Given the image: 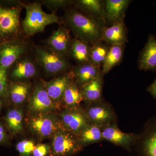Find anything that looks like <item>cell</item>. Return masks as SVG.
Listing matches in <instances>:
<instances>
[{
  "label": "cell",
  "mask_w": 156,
  "mask_h": 156,
  "mask_svg": "<svg viewBox=\"0 0 156 156\" xmlns=\"http://www.w3.org/2000/svg\"><path fill=\"white\" fill-rule=\"evenodd\" d=\"M27 125L30 131L41 140L53 137L62 127L59 119L53 113L30 116Z\"/></svg>",
  "instance_id": "8"
},
{
  "label": "cell",
  "mask_w": 156,
  "mask_h": 156,
  "mask_svg": "<svg viewBox=\"0 0 156 156\" xmlns=\"http://www.w3.org/2000/svg\"><path fill=\"white\" fill-rule=\"evenodd\" d=\"M139 69L147 71H156V37L150 35L147 42L140 55Z\"/></svg>",
  "instance_id": "19"
},
{
  "label": "cell",
  "mask_w": 156,
  "mask_h": 156,
  "mask_svg": "<svg viewBox=\"0 0 156 156\" xmlns=\"http://www.w3.org/2000/svg\"><path fill=\"white\" fill-rule=\"evenodd\" d=\"M8 70L0 68V98L5 101H9L8 94Z\"/></svg>",
  "instance_id": "31"
},
{
  "label": "cell",
  "mask_w": 156,
  "mask_h": 156,
  "mask_svg": "<svg viewBox=\"0 0 156 156\" xmlns=\"http://www.w3.org/2000/svg\"><path fill=\"white\" fill-rule=\"evenodd\" d=\"M32 46L25 36L0 44V68L8 70L17 60L30 53Z\"/></svg>",
  "instance_id": "5"
},
{
  "label": "cell",
  "mask_w": 156,
  "mask_h": 156,
  "mask_svg": "<svg viewBox=\"0 0 156 156\" xmlns=\"http://www.w3.org/2000/svg\"><path fill=\"white\" fill-rule=\"evenodd\" d=\"M32 51L21 57L8 70V80L15 82L28 83L41 71Z\"/></svg>",
  "instance_id": "7"
},
{
  "label": "cell",
  "mask_w": 156,
  "mask_h": 156,
  "mask_svg": "<svg viewBox=\"0 0 156 156\" xmlns=\"http://www.w3.org/2000/svg\"><path fill=\"white\" fill-rule=\"evenodd\" d=\"M102 129L100 126L90 124L78 135L81 144L84 147L103 140Z\"/></svg>",
  "instance_id": "27"
},
{
  "label": "cell",
  "mask_w": 156,
  "mask_h": 156,
  "mask_svg": "<svg viewBox=\"0 0 156 156\" xmlns=\"http://www.w3.org/2000/svg\"><path fill=\"white\" fill-rule=\"evenodd\" d=\"M83 101V96L80 87L73 80L69 85L62 95L61 107L64 109L75 108L80 107Z\"/></svg>",
  "instance_id": "23"
},
{
  "label": "cell",
  "mask_w": 156,
  "mask_h": 156,
  "mask_svg": "<svg viewBox=\"0 0 156 156\" xmlns=\"http://www.w3.org/2000/svg\"><path fill=\"white\" fill-rule=\"evenodd\" d=\"M75 7L88 15L101 21L106 19L104 2L101 0H78L74 2Z\"/></svg>",
  "instance_id": "20"
},
{
  "label": "cell",
  "mask_w": 156,
  "mask_h": 156,
  "mask_svg": "<svg viewBox=\"0 0 156 156\" xmlns=\"http://www.w3.org/2000/svg\"><path fill=\"white\" fill-rule=\"evenodd\" d=\"M36 145L31 140H23L17 143L16 149L19 154V156H32Z\"/></svg>",
  "instance_id": "30"
},
{
  "label": "cell",
  "mask_w": 156,
  "mask_h": 156,
  "mask_svg": "<svg viewBox=\"0 0 156 156\" xmlns=\"http://www.w3.org/2000/svg\"><path fill=\"white\" fill-rule=\"evenodd\" d=\"M131 2L130 0H106L105 1L106 18L112 23L123 20L126 9Z\"/></svg>",
  "instance_id": "21"
},
{
  "label": "cell",
  "mask_w": 156,
  "mask_h": 156,
  "mask_svg": "<svg viewBox=\"0 0 156 156\" xmlns=\"http://www.w3.org/2000/svg\"><path fill=\"white\" fill-rule=\"evenodd\" d=\"M103 76L101 73L96 79L81 88L83 101L88 105L102 99Z\"/></svg>",
  "instance_id": "22"
},
{
  "label": "cell",
  "mask_w": 156,
  "mask_h": 156,
  "mask_svg": "<svg viewBox=\"0 0 156 156\" xmlns=\"http://www.w3.org/2000/svg\"><path fill=\"white\" fill-rule=\"evenodd\" d=\"M91 45L82 40L72 39L69 56L77 62L78 65L90 62Z\"/></svg>",
  "instance_id": "24"
},
{
  "label": "cell",
  "mask_w": 156,
  "mask_h": 156,
  "mask_svg": "<svg viewBox=\"0 0 156 156\" xmlns=\"http://www.w3.org/2000/svg\"><path fill=\"white\" fill-rule=\"evenodd\" d=\"M71 71L74 81L81 88L96 79L101 73L100 67L90 62L78 65Z\"/></svg>",
  "instance_id": "16"
},
{
  "label": "cell",
  "mask_w": 156,
  "mask_h": 156,
  "mask_svg": "<svg viewBox=\"0 0 156 156\" xmlns=\"http://www.w3.org/2000/svg\"><path fill=\"white\" fill-rule=\"evenodd\" d=\"M109 48L101 41L91 45L90 63L99 67L102 66Z\"/></svg>",
  "instance_id": "28"
},
{
  "label": "cell",
  "mask_w": 156,
  "mask_h": 156,
  "mask_svg": "<svg viewBox=\"0 0 156 156\" xmlns=\"http://www.w3.org/2000/svg\"><path fill=\"white\" fill-rule=\"evenodd\" d=\"M22 2L0 1V44L25 36L20 21Z\"/></svg>",
  "instance_id": "2"
},
{
  "label": "cell",
  "mask_w": 156,
  "mask_h": 156,
  "mask_svg": "<svg viewBox=\"0 0 156 156\" xmlns=\"http://www.w3.org/2000/svg\"><path fill=\"white\" fill-rule=\"evenodd\" d=\"M41 2H22L26 10V16L21 21V27L23 35L27 37L42 32L48 26L53 23L60 24L61 18L56 14H48L43 11Z\"/></svg>",
  "instance_id": "3"
},
{
  "label": "cell",
  "mask_w": 156,
  "mask_h": 156,
  "mask_svg": "<svg viewBox=\"0 0 156 156\" xmlns=\"http://www.w3.org/2000/svg\"><path fill=\"white\" fill-rule=\"evenodd\" d=\"M4 100L0 98V111L2 109V108L3 107V104H4Z\"/></svg>",
  "instance_id": "35"
},
{
  "label": "cell",
  "mask_w": 156,
  "mask_h": 156,
  "mask_svg": "<svg viewBox=\"0 0 156 156\" xmlns=\"http://www.w3.org/2000/svg\"><path fill=\"white\" fill-rule=\"evenodd\" d=\"M85 110L90 124L104 128L116 123L114 110L102 99L89 105Z\"/></svg>",
  "instance_id": "10"
},
{
  "label": "cell",
  "mask_w": 156,
  "mask_h": 156,
  "mask_svg": "<svg viewBox=\"0 0 156 156\" xmlns=\"http://www.w3.org/2000/svg\"><path fill=\"white\" fill-rule=\"evenodd\" d=\"M101 41L112 45H123L127 41V31L123 20L112 23L109 27H105Z\"/></svg>",
  "instance_id": "17"
},
{
  "label": "cell",
  "mask_w": 156,
  "mask_h": 156,
  "mask_svg": "<svg viewBox=\"0 0 156 156\" xmlns=\"http://www.w3.org/2000/svg\"><path fill=\"white\" fill-rule=\"evenodd\" d=\"M49 156H72L83 150L79 136L62 126L52 137Z\"/></svg>",
  "instance_id": "6"
},
{
  "label": "cell",
  "mask_w": 156,
  "mask_h": 156,
  "mask_svg": "<svg viewBox=\"0 0 156 156\" xmlns=\"http://www.w3.org/2000/svg\"><path fill=\"white\" fill-rule=\"evenodd\" d=\"M147 90L152 97L156 99V79L153 83L148 87Z\"/></svg>",
  "instance_id": "34"
},
{
  "label": "cell",
  "mask_w": 156,
  "mask_h": 156,
  "mask_svg": "<svg viewBox=\"0 0 156 156\" xmlns=\"http://www.w3.org/2000/svg\"><path fill=\"white\" fill-rule=\"evenodd\" d=\"M138 135L131 133H124L118 128L116 123L103 128L102 137L115 145L129 149L132 144L136 142Z\"/></svg>",
  "instance_id": "14"
},
{
  "label": "cell",
  "mask_w": 156,
  "mask_h": 156,
  "mask_svg": "<svg viewBox=\"0 0 156 156\" xmlns=\"http://www.w3.org/2000/svg\"><path fill=\"white\" fill-rule=\"evenodd\" d=\"M51 146L48 144L40 143L36 145L32 156H49Z\"/></svg>",
  "instance_id": "32"
},
{
  "label": "cell",
  "mask_w": 156,
  "mask_h": 156,
  "mask_svg": "<svg viewBox=\"0 0 156 156\" xmlns=\"http://www.w3.org/2000/svg\"><path fill=\"white\" fill-rule=\"evenodd\" d=\"M62 23L72 31L75 38L91 45L101 41L104 28L103 21L88 15L75 8L66 10Z\"/></svg>",
  "instance_id": "1"
},
{
  "label": "cell",
  "mask_w": 156,
  "mask_h": 156,
  "mask_svg": "<svg viewBox=\"0 0 156 156\" xmlns=\"http://www.w3.org/2000/svg\"><path fill=\"white\" fill-rule=\"evenodd\" d=\"M28 101L27 110L30 116L51 113L58 110L48 95L43 80L38 81L34 85Z\"/></svg>",
  "instance_id": "9"
},
{
  "label": "cell",
  "mask_w": 156,
  "mask_h": 156,
  "mask_svg": "<svg viewBox=\"0 0 156 156\" xmlns=\"http://www.w3.org/2000/svg\"><path fill=\"white\" fill-rule=\"evenodd\" d=\"M59 119L63 127L78 136L90 124L85 110L80 107L64 109L60 113Z\"/></svg>",
  "instance_id": "11"
},
{
  "label": "cell",
  "mask_w": 156,
  "mask_h": 156,
  "mask_svg": "<svg viewBox=\"0 0 156 156\" xmlns=\"http://www.w3.org/2000/svg\"><path fill=\"white\" fill-rule=\"evenodd\" d=\"M23 111L21 108H12L5 117L6 127L12 135L22 133L23 131Z\"/></svg>",
  "instance_id": "25"
},
{
  "label": "cell",
  "mask_w": 156,
  "mask_h": 156,
  "mask_svg": "<svg viewBox=\"0 0 156 156\" xmlns=\"http://www.w3.org/2000/svg\"><path fill=\"white\" fill-rule=\"evenodd\" d=\"M69 30L62 23L48 38L42 41L43 45L55 50L66 57L69 56L72 39Z\"/></svg>",
  "instance_id": "12"
},
{
  "label": "cell",
  "mask_w": 156,
  "mask_h": 156,
  "mask_svg": "<svg viewBox=\"0 0 156 156\" xmlns=\"http://www.w3.org/2000/svg\"><path fill=\"white\" fill-rule=\"evenodd\" d=\"M71 70L61 75L52 78L50 80H43L48 95L58 110L61 108L62 98L65 91L73 80Z\"/></svg>",
  "instance_id": "13"
},
{
  "label": "cell",
  "mask_w": 156,
  "mask_h": 156,
  "mask_svg": "<svg viewBox=\"0 0 156 156\" xmlns=\"http://www.w3.org/2000/svg\"><path fill=\"white\" fill-rule=\"evenodd\" d=\"M32 51L41 70L47 77H56L72 69L66 56L44 45H33Z\"/></svg>",
  "instance_id": "4"
},
{
  "label": "cell",
  "mask_w": 156,
  "mask_h": 156,
  "mask_svg": "<svg viewBox=\"0 0 156 156\" xmlns=\"http://www.w3.org/2000/svg\"><path fill=\"white\" fill-rule=\"evenodd\" d=\"M136 141L140 144L144 156H156V117L147 122Z\"/></svg>",
  "instance_id": "15"
},
{
  "label": "cell",
  "mask_w": 156,
  "mask_h": 156,
  "mask_svg": "<svg viewBox=\"0 0 156 156\" xmlns=\"http://www.w3.org/2000/svg\"><path fill=\"white\" fill-rule=\"evenodd\" d=\"M123 53V45L111 46L102 66L101 73L102 75L104 76L108 73L111 70L120 63L122 58Z\"/></svg>",
  "instance_id": "26"
},
{
  "label": "cell",
  "mask_w": 156,
  "mask_h": 156,
  "mask_svg": "<svg viewBox=\"0 0 156 156\" xmlns=\"http://www.w3.org/2000/svg\"><path fill=\"white\" fill-rule=\"evenodd\" d=\"M33 90L30 82H15L9 81L8 94L9 100L16 106L29 100Z\"/></svg>",
  "instance_id": "18"
},
{
  "label": "cell",
  "mask_w": 156,
  "mask_h": 156,
  "mask_svg": "<svg viewBox=\"0 0 156 156\" xmlns=\"http://www.w3.org/2000/svg\"><path fill=\"white\" fill-rule=\"evenodd\" d=\"M9 136L4 125L0 122V145H5L8 143Z\"/></svg>",
  "instance_id": "33"
},
{
  "label": "cell",
  "mask_w": 156,
  "mask_h": 156,
  "mask_svg": "<svg viewBox=\"0 0 156 156\" xmlns=\"http://www.w3.org/2000/svg\"><path fill=\"white\" fill-rule=\"evenodd\" d=\"M43 5H45L52 13L56 14L59 9H67L74 4V1L71 0H43L40 1Z\"/></svg>",
  "instance_id": "29"
}]
</instances>
